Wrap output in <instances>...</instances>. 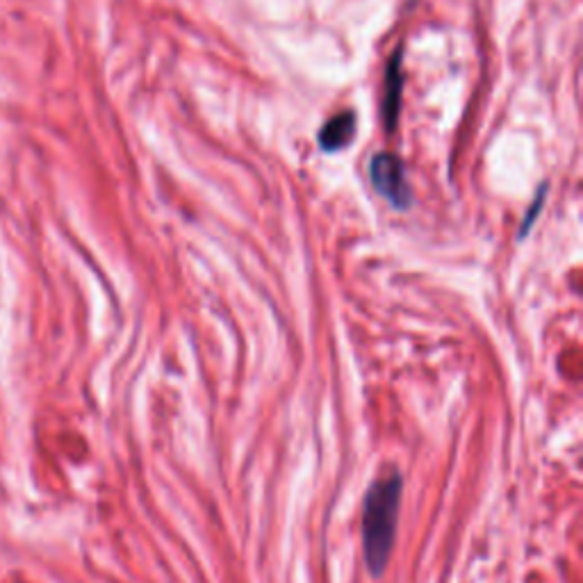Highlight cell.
Wrapping results in <instances>:
<instances>
[{
    "label": "cell",
    "mask_w": 583,
    "mask_h": 583,
    "mask_svg": "<svg viewBox=\"0 0 583 583\" xmlns=\"http://www.w3.org/2000/svg\"><path fill=\"white\" fill-rule=\"evenodd\" d=\"M401 497H404V474L395 465H387L371 481L362 499V558L370 574L376 579L386 574L395 549Z\"/></svg>",
    "instance_id": "6da1fadb"
},
{
    "label": "cell",
    "mask_w": 583,
    "mask_h": 583,
    "mask_svg": "<svg viewBox=\"0 0 583 583\" xmlns=\"http://www.w3.org/2000/svg\"><path fill=\"white\" fill-rule=\"evenodd\" d=\"M371 185L380 196H386L395 208L404 210L411 205V187L406 183L404 164L392 153H376L370 164Z\"/></svg>",
    "instance_id": "7a4b0ae2"
},
{
    "label": "cell",
    "mask_w": 583,
    "mask_h": 583,
    "mask_svg": "<svg viewBox=\"0 0 583 583\" xmlns=\"http://www.w3.org/2000/svg\"><path fill=\"white\" fill-rule=\"evenodd\" d=\"M355 135V114L354 112H342L337 117L324 123L320 130V146L321 151L335 153L342 151Z\"/></svg>",
    "instance_id": "3957f363"
},
{
    "label": "cell",
    "mask_w": 583,
    "mask_h": 583,
    "mask_svg": "<svg viewBox=\"0 0 583 583\" xmlns=\"http://www.w3.org/2000/svg\"><path fill=\"white\" fill-rule=\"evenodd\" d=\"M401 51H396V55L392 57L390 66L386 73V94H383V119H386L387 130H392L399 117V105H401Z\"/></svg>",
    "instance_id": "277c9868"
}]
</instances>
